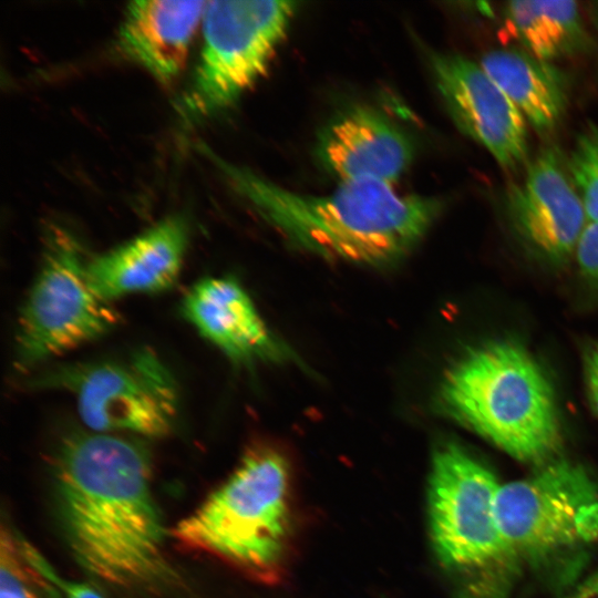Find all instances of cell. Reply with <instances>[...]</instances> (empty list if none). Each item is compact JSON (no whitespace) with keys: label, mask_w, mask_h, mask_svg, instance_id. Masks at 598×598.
Returning <instances> with one entry per match:
<instances>
[{"label":"cell","mask_w":598,"mask_h":598,"mask_svg":"<svg viewBox=\"0 0 598 598\" xmlns=\"http://www.w3.org/2000/svg\"><path fill=\"white\" fill-rule=\"evenodd\" d=\"M53 475L64 533L82 567L120 587L169 577L150 456L141 442L72 432L58 447Z\"/></svg>","instance_id":"cell-1"},{"label":"cell","mask_w":598,"mask_h":598,"mask_svg":"<svg viewBox=\"0 0 598 598\" xmlns=\"http://www.w3.org/2000/svg\"><path fill=\"white\" fill-rule=\"evenodd\" d=\"M202 151L268 224L330 259L365 266L396 262L424 237L442 207L434 197L401 195L378 182L341 183L327 195L297 193L205 146Z\"/></svg>","instance_id":"cell-2"},{"label":"cell","mask_w":598,"mask_h":598,"mask_svg":"<svg viewBox=\"0 0 598 598\" xmlns=\"http://www.w3.org/2000/svg\"><path fill=\"white\" fill-rule=\"evenodd\" d=\"M439 402L446 415L520 462L543 465L561 444L554 389L515 341L466 350L445 372Z\"/></svg>","instance_id":"cell-3"},{"label":"cell","mask_w":598,"mask_h":598,"mask_svg":"<svg viewBox=\"0 0 598 598\" xmlns=\"http://www.w3.org/2000/svg\"><path fill=\"white\" fill-rule=\"evenodd\" d=\"M291 528L290 474L271 448L249 452L230 476L171 534L184 548L207 554L248 575H275Z\"/></svg>","instance_id":"cell-4"},{"label":"cell","mask_w":598,"mask_h":598,"mask_svg":"<svg viewBox=\"0 0 598 598\" xmlns=\"http://www.w3.org/2000/svg\"><path fill=\"white\" fill-rule=\"evenodd\" d=\"M501 484L483 462L463 446L440 444L427 484V518L440 563L468 579L473 597L498 598L520 563L497 523Z\"/></svg>","instance_id":"cell-5"},{"label":"cell","mask_w":598,"mask_h":598,"mask_svg":"<svg viewBox=\"0 0 598 598\" xmlns=\"http://www.w3.org/2000/svg\"><path fill=\"white\" fill-rule=\"evenodd\" d=\"M495 512L518 561L549 564L598 539V486L570 461L551 460L499 486Z\"/></svg>","instance_id":"cell-6"},{"label":"cell","mask_w":598,"mask_h":598,"mask_svg":"<svg viewBox=\"0 0 598 598\" xmlns=\"http://www.w3.org/2000/svg\"><path fill=\"white\" fill-rule=\"evenodd\" d=\"M297 2L207 1L203 45L182 110L197 118L234 104L267 71L287 34Z\"/></svg>","instance_id":"cell-7"},{"label":"cell","mask_w":598,"mask_h":598,"mask_svg":"<svg viewBox=\"0 0 598 598\" xmlns=\"http://www.w3.org/2000/svg\"><path fill=\"white\" fill-rule=\"evenodd\" d=\"M39 272L20 313L17 364L28 369L104 336L118 315L92 288L80 241L48 229Z\"/></svg>","instance_id":"cell-8"},{"label":"cell","mask_w":598,"mask_h":598,"mask_svg":"<svg viewBox=\"0 0 598 598\" xmlns=\"http://www.w3.org/2000/svg\"><path fill=\"white\" fill-rule=\"evenodd\" d=\"M39 382L72 390L83 423L96 433L157 437L177 416L175 380L151 349L125 360L71 367Z\"/></svg>","instance_id":"cell-9"},{"label":"cell","mask_w":598,"mask_h":598,"mask_svg":"<svg viewBox=\"0 0 598 598\" xmlns=\"http://www.w3.org/2000/svg\"><path fill=\"white\" fill-rule=\"evenodd\" d=\"M431 65L458 128L503 167L520 165L528 154L527 122L501 86L480 63L460 54H433Z\"/></svg>","instance_id":"cell-10"},{"label":"cell","mask_w":598,"mask_h":598,"mask_svg":"<svg viewBox=\"0 0 598 598\" xmlns=\"http://www.w3.org/2000/svg\"><path fill=\"white\" fill-rule=\"evenodd\" d=\"M506 208L520 236L555 261L575 251L587 225L582 202L551 148L539 153L523 182L508 188Z\"/></svg>","instance_id":"cell-11"},{"label":"cell","mask_w":598,"mask_h":598,"mask_svg":"<svg viewBox=\"0 0 598 598\" xmlns=\"http://www.w3.org/2000/svg\"><path fill=\"white\" fill-rule=\"evenodd\" d=\"M316 151L322 166L341 183L392 185L414 157L409 135L384 115L364 106L336 116L319 134Z\"/></svg>","instance_id":"cell-12"},{"label":"cell","mask_w":598,"mask_h":598,"mask_svg":"<svg viewBox=\"0 0 598 598\" xmlns=\"http://www.w3.org/2000/svg\"><path fill=\"white\" fill-rule=\"evenodd\" d=\"M188 241L181 216H169L123 245L87 264L93 290L105 301L158 292L177 280Z\"/></svg>","instance_id":"cell-13"},{"label":"cell","mask_w":598,"mask_h":598,"mask_svg":"<svg viewBox=\"0 0 598 598\" xmlns=\"http://www.w3.org/2000/svg\"><path fill=\"white\" fill-rule=\"evenodd\" d=\"M182 310L205 339L233 360H274L282 355L250 297L233 278L202 279L186 293Z\"/></svg>","instance_id":"cell-14"},{"label":"cell","mask_w":598,"mask_h":598,"mask_svg":"<svg viewBox=\"0 0 598 598\" xmlns=\"http://www.w3.org/2000/svg\"><path fill=\"white\" fill-rule=\"evenodd\" d=\"M207 1L136 0L118 28V47L163 83L183 70L193 34Z\"/></svg>","instance_id":"cell-15"},{"label":"cell","mask_w":598,"mask_h":598,"mask_svg":"<svg viewBox=\"0 0 598 598\" xmlns=\"http://www.w3.org/2000/svg\"><path fill=\"white\" fill-rule=\"evenodd\" d=\"M478 63L537 132L557 126L567 105V81L556 66L518 48L489 51Z\"/></svg>","instance_id":"cell-16"},{"label":"cell","mask_w":598,"mask_h":598,"mask_svg":"<svg viewBox=\"0 0 598 598\" xmlns=\"http://www.w3.org/2000/svg\"><path fill=\"white\" fill-rule=\"evenodd\" d=\"M501 38L529 55L550 62L587 45L580 9L575 1L519 0L503 9Z\"/></svg>","instance_id":"cell-17"},{"label":"cell","mask_w":598,"mask_h":598,"mask_svg":"<svg viewBox=\"0 0 598 598\" xmlns=\"http://www.w3.org/2000/svg\"><path fill=\"white\" fill-rule=\"evenodd\" d=\"M40 554L4 525L0 538V598H63Z\"/></svg>","instance_id":"cell-18"},{"label":"cell","mask_w":598,"mask_h":598,"mask_svg":"<svg viewBox=\"0 0 598 598\" xmlns=\"http://www.w3.org/2000/svg\"><path fill=\"white\" fill-rule=\"evenodd\" d=\"M568 173L588 223L598 221V127H591L577 138L568 159Z\"/></svg>","instance_id":"cell-19"},{"label":"cell","mask_w":598,"mask_h":598,"mask_svg":"<svg viewBox=\"0 0 598 598\" xmlns=\"http://www.w3.org/2000/svg\"><path fill=\"white\" fill-rule=\"evenodd\" d=\"M575 251L581 271L598 281V221L587 223Z\"/></svg>","instance_id":"cell-20"},{"label":"cell","mask_w":598,"mask_h":598,"mask_svg":"<svg viewBox=\"0 0 598 598\" xmlns=\"http://www.w3.org/2000/svg\"><path fill=\"white\" fill-rule=\"evenodd\" d=\"M40 563L44 573L61 590L63 598H104L103 595L87 584L60 578L42 556Z\"/></svg>","instance_id":"cell-21"},{"label":"cell","mask_w":598,"mask_h":598,"mask_svg":"<svg viewBox=\"0 0 598 598\" xmlns=\"http://www.w3.org/2000/svg\"><path fill=\"white\" fill-rule=\"evenodd\" d=\"M585 373L589 401L598 416V346L591 348L586 354Z\"/></svg>","instance_id":"cell-22"},{"label":"cell","mask_w":598,"mask_h":598,"mask_svg":"<svg viewBox=\"0 0 598 598\" xmlns=\"http://www.w3.org/2000/svg\"><path fill=\"white\" fill-rule=\"evenodd\" d=\"M566 598H598V571Z\"/></svg>","instance_id":"cell-23"},{"label":"cell","mask_w":598,"mask_h":598,"mask_svg":"<svg viewBox=\"0 0 598 598\" xmlns=\"http://www.w3.org/2000/svg\"><path fill=\"white\" fill-rule=\"evenodd\" d=\"M594 19H595V23H596V27H597V30H598V3L596 4L595 9H594Z\"/></svg>","instance_id":"cell-24"}]
</instances>
